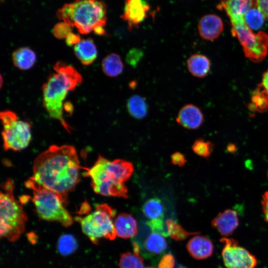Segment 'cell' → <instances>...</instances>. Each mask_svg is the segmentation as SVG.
Here are the masks:
<instances>
[{
    "label": "cell",
    "mask_w": 268,
    "mask_h": 268,
    "mask_svg": "<svg viewBox=\"0 0 268 268\" xmlns=\"http://www.w3.org/2000/svg\"><path fill=\"white\" fill-rule=\"evenodd\" d=\"M103 72L108 76L114 77L121 74L124 70V64L121 57L116 53L106 56L101 64Z\"/></svg>",
    "instance_id": "603a6c76"
},
{
    "label": "cell",
    "mask_w": 268,
    "mask_h": 268,
    "mask_svg": "<svg viewBox=\"0 0 268 268\" xmlns=\"http://www.w3.org/2000/svg\"><path fill=\"white\" fill-rule=\"evenodd\" d=\"M174 268H185V267L181 265H179V264H177L176 265L175 267Z\"/></svg>",
    "instance_id": "f35d334b"
},
{
    "label": "cell",
    "mask_w": 268,
    "mask_h": 268,
    "mask_svg": "<svg viewBox=\"0 0 268 268\" xmlns=\"http://www.w3.org/2000/svg\"><path fill=\"white\" fill-rule=\"evenodd\" d=\"M228 17L231 22L232 34L240 42L246 58L254 63L262 61L268 52V34L262 31L254 33L247 25L244 15Z\"/></svg>",
    "instance_id": "52a82bcc"
},
{
    "label": "cell",
    "mask_w": 268,
    "mask_h": 268,
    "mask_svg": "<svg viewBox=\"0 0 268 268\" xmlns=\"http://www.w3.org/2000/svg\"></svg>",
    "instance_id": "60d3db41"
},
{
    "label": "cell",
    "mask_w": 268,
    "mask_h": 268,
    "mask_svg": "<svg viewBox=\"0 0 268 268\" xmlns=\"http://www.w3.org/2000/svg\"><path fill=\"white\" fill-rule=\"evenodd\" d=\"M82 167L75 148L71 145H53L35 159L33 175L25 182L29 188L39 186L53 191L67 199L79 182Z\"/></svg>",
    "instance_id": "6da1fadb"
},
{
    "label": "cell",
    "mask_w": 268,
    "mask_h": 268,
    "mask_svg": "<svg viewBox=\"0 0 268 268\" xmlns=\"http://www.w3.org/2000/svg\"><path fill=\"white\" fill-rule=\"evenodd\" d=\"M84 175L89 177L94 191L104 196L127 198L128 189L124 182L134 171L132 163L122 159L110 161L99 155L91 168H87Z\"/></svg>",
    "instance_id": "3957f363"
},
{
    "label": "cell",
    "mask_w": 268,
    "mask_h": 268,
    "mask_svg": "<svg viewBox=\"0 0 268 268\" xmlns=\"http://www.w3.org/2000/svg\"><path fill=\"white\" fill-rule=\"evenodd\" d=\"M187 248L192 257L197 260H202L212 255L214 247L211 241L207 237L196 235L188 241Z\"/></svg>",
    "instance_id": "2e32d148"
},
{
    "label": "cell",
    "mask_w": 268,
    "mask_h": 268,
    "mask_svg": "<svg viewBox=\"0 0 268 268\" xmlns=\"http://www.w3.org/2000/svg\"><path fill=\"white\" fill-rule=\"evenodd\" d=\"M150 6L145 0H125L123 13L121 17L132 30L147 18Z\"/></svg>",
    "instance_id": "7c38bea8"
},
{
    "label": "cell",
    "mask_w": 268,
    "mask_h": 268,
    "mask_svg": "<svg viewBox=\"0 0 268 268\" xmlns=\"http://www.w3.org/2000/svg\"><path fill=\"white\" fill-rule=\"evenodd\" d=\"M260 84L268 92V69L263 74L262 82Z\"/></svg>",
    "instance_id": "8d00e7d4"
},
{
    "label": "cell",
    "mask_w": 268,
    "mask_h": 268,
    "mask_svg": "<svg viewBox=\"0 0 268 268\" xmlns=\"http://www.w3.org/2000/svg\"><path fill=\"white\" fill-rule=\"evenodd\" d=\"M36 56L35 52L28 47H21L15 50L12 54L14 65L21 70L31 68L35 64Z\"/></svg>",
    "instance_id": "44dd1931"
},
{
    "label": "cell",
    "mask_w": 268,
    "mask_h": 268,
    "mask_svg": "<svg viewBox=\"0 0 268 268\" xmlns=\"http://www.w3.org/2000/svg\"><path fill=\"white\" fill-rule=\"evenodd\" d=\"M73 50L76 57L84 66L91 64L97 56L96 46L91 38L81 40L74 46Z\"/></svg>",
    "instance_id": "ac0fdd59"
},
{
    "label": "cell",
    "mask_w": 268,
    "mask_h": 268,
    "mask_svg": "<svg viewBox=\"0 0 268 268\" xmlns=\"http://www.w3.org/2000/svg\"><path fill=\"white\" fill-rule=\"evenodd\" d=\"M223 23L220 17L213 14L203 16L199 20L198 29L201 37L206 40L217 39L223 30Z\"/></svg>",
    "instance_id": "5bb4252c"
},
{
    "label": "cell",
    "mask_w": 268,
    "mask_h": 268,
    "mask_svg": "<svg viewBox=\"0 0 268 268\" xmlns=\"http://www.w3.org/2000/svg\"><path fill=\"white\" fill-rule=\"evenodd\" d=\"M152 268V267H150V268Z\"/></svg>",
    "instance_id": "ab89813d"
},
{
    "label": "cell",
    "mask_w": 268,
    "mask_h": 268,
    "mask_svg": "<svg viewBox=\"0 0 268 268\" xmlns=\"http://www.w3.org/2000/svg\"><path fill=\"white\" fill-rule=\"evenodd\" d=\"M187 68L189 72L194 76L203 78L210 70V63L205 56L196 54L191 55L187 61Z\"/></svg>",
    "instance_id": "ffe728a7"
},
{
    "label": "cell",
    "mask_w": 268,
    "mask_h": 268,
    "mask_svg": "<svg viewBox=\"0 0 268 268\" xmlns=\"http://www.w3.org/2000/svg\"><path fill=\"white\" fill-rule=\"evenodd\" d=\"M54 34L56 38H66L71 32V26L65 22H61L55 25L54 28Z\"/></svg>",
    "instance_id": "4dcf8cb0"
},
{
    "label": "cell",
    "mask_w": 268,
    "mask_h": 268,
    "mask_svg": "<svg viewBox=\"0 0 268 268\" xmlns=\"http://www.w3.org/2000/svg\"><path fill=\"white\" fill-rule=\"evenodd\" d=\"M249 106L254 112L263 113L268 110V92L261 84L253 92Z\"/></svg>",
    "instance_id": "d4e9b609"
},
{
    "label": "cell",
    "mask_w": 268,
    "mask_h": 268,
    "mask_svg": "<svg viewBox=\"0 0 268 268\" xmlns=\"http://www.w3.org/2000/svg\"><path fill=\"white\" fill-rule=\"evenodd\" d=\"M222 257L226 268H255L256 258L232 238L222 237Z\"/></svg>",
    "instance_id": "8fae6325"
},
{
    "label": "cell",
    "mask_w": 268,
    "mask_h": 268,
    "mask_svg": "<svg viewBox=\"0 0 268 268\" xmlns=\"http://www.w3.org/2000/svg\"><path fill=\"white\" fill-rule=\"evenodd\" d=\"M262 206L265 219L268 222V191L263 196Z\"/></svg>",
    "instance_id": "e575fe53"
},
{
    "label": "cell",
    "mask_w": 268,
    "mask_h": 268,
    "mask_svg": "<svg viewBox=\"0 0 268 268\" xmlns=\"http://www.w3.org/2000/svg\"><path fill=\"white\" fill-rule=\"evenodd\" d=\"M143 261L139 254L126 252L120 259V268H143Z\"/></svg>",
    "instance_id": "4316f807"
},
{
    "label": "cell",
    "mask_w": 268,
    "mask_h": 268,
    "mask_svg": "<svg viewBox=\"0 0 268 268\" xmlns=\"http://www.w3.org/2000/svg\"><path fill=\"white\" fill-rule=\"evenodd\" d=\"M171 159L172 164L180 167L183 166L187 162L184 155L179 152H176L172 154Z\"/></svg>",
    "instance_id": "d6a6232c"
},
{
    "label": "cell",
    "mask_w": 268,
    "mask_h": 268,
    "mask_svg": "<svg viewBox=\"0 0 268 268\" xmlns=\"http://www.w3.org/2000/svg\"><path fill=\"white\" fill-rule=\"evenodd\" d=\"M257 7L268 19V0H256Z\"/></svg>",
    "instance_id": "836d02e7"
},
{
    "label": "cell",
    "mask_w": 268,
    "mask_h": 268,
    "mask_svg": "<svg viewBox=\"0 0 268 268\" xmlns=\"http://www.w3.org/2000/svg\"><path fill=\"white\" fill-rule=\"evenodd\" d=\"M175 261L174 257L170 253L164 255L159 262V268H174Z\"/></svg>",
    "instance_id": "1f68e13d"
},
{
    "label": "cell",
    "mask_w": 268,
    "mask_h": 268,
    "mask_svg": "<svg viewBox=\"0 0 268 268\" xmlns=\"http://www.w3.org/2000/svg\"><path fill=\"white\" fill-rule=\"evenodd\" d=\"M43 86V105L50 117L59 121L66 130L70 133L72 128L63 117V103L70 91L81 83V74L71 66L58 62Z\"/></svg>",
    "instance_id": "7a4b0ae2"
},
{
    "label": "cell",
    "mask_w": 268,
    "mask_h": 268,
    "mask_svg": "<svg viewBox=\"0 0 268 268\" xmlns=\"http://www.w3.org/2000/svg\"><path fill=\"white\" fill-rule=\"evenodd\" d=\"M28 189L33 191L32 201L38 216L47 221H56L64 226H70L72 217L65 208L67 199L50 190L39 186H31Z\"/></svg>",
    "instance_id": "8992f818"
},
{
    "label": "cell",
    "mask_w": 268,
    "mask_h": 268,
    "mask_svg": "<svg viewBox=\"0 0 268 268\" xmlns=\"http://www.w3.org/2000/svg\"><path fill=\"white\" fill-rule=\"evenodd\" d=\"M255 6L256 0H222L218 4L217 8L225 11L229 16L245 15L248 10Z\"/></svg>",
    "instance_id": "d6986e66"
},
{
    "label": "cell",
    "mask_w": 268,
    "mask_h": 268,
    "mask_svg": "<svg viewBox=\"0 0 268 268\" xmlns=\"http://www.w3.org/2000/svg\"><path fill=\"white\" fill-rule=\"evenodd\" d=\"M116 211L110 205L103 203L96 206L95 210L84 217H77L82 230L94 244L104 238L114 240L116 232L113 222Z\"/></svg>",
    "instance_id": "ba28073f"
},
{
    "label": "cell",
    "mask_w": 268,
    "mask_h": 268,
    "mask_svg": "<svg viewBox=\"0 0 268 268\" xmlns=\"http://www.w3.org/2000/svg\"><path fill=\"white\" fill-rule=\"evenodd\" d=\"M77 248V241L71 235H63L58 240L57 248L59 253L63 256L71 254L75 251Z\"/></svg>",
    "instance_id": "83f0119b"
},
{
    "label": "cell",
    "mask_w": 268,
    "mask_h": 268,
    "mask_svg": "<svg viewBox=\"0 0 268 268\" xmlns=\"http://www.w3.org/2000/svg\"><path fill=\"white\" fill-rule=\"evenodd\" d=\"M148 228L133 238L134 252L146 259L156 260L166 254L168 244L163 235Z\"/></svg>",
    "instance_id": "30bf717a"
},
{
    "label": "cell",
    "mask_w": 268,
    "mask_h": 268,
    "mask_svg": "<svg viewBox=\"0 0 268 268\" xmlns=\"http://www.w3.org/2000/svg\"><path fill=\"white\" fill-rule=\"evenodd\" d=\"M127 108L129 114L137 119L144 118L148 109L145 99L138 95H133L128 99Z\"/></svg>",
    "instance_id": "cb8c5ba5"
},
{
    "label": "cell",
    "mask_w": 268,
    "mask_h": 268,
    "mask_svg": "<svg viewBox=\"0 0 268 268\" xmlns=\"http://www.w3.org/2000/svg\"><path fill=\"white\" fill-rule=\"evenodd\" d=\"M64 109H65L67 112L71 113L72 111L73 110L72 106L71 104L69 102H67L64 104Z\"/></svg>",
    "instance_id": "74e56055"
},
{
    "label": "cell",
    "mask_w": 268,
    "mask_h": 268,
    "mask_svg": "<svg viewBox=\"0 0 268 268\" xmlns=\"http://www.w3.org/2000/svg\"><path fill=\"white\" fill-rule=\"evenodd\" d=\"M0 119L4 149L19 151L25 148L31 139L30 124L19 120L16 114L9 110L0 112Z\"/></svg>",
    "instance_id": "9c48e42d"
},
{
    "label": "cell",
    "mask_w": 268,
    "mask_h": 268,
    "mask_svg": "<svg viewBox=\"0 0 268 268\" xmlns=\"http://www.w3.org/2000/svg\"><path fill=\"white\" fill-rule=\"evenodd\" d=\"M107 6L99 0H74L65 4L57 12L60 20L75 26L82 34L104 27L107 20Z\"/></svg>",
    "instance_id": "277c9868"
},
{
    "label": "cell",
    "mask_w": 268,
    "mask_h": 268,
    "mask_svg": "<svg viewBox=\"0 0 268 268\" xmlns=\"http://www.w3.org/2000/svg\"><path fill=\"white\" fill-rule=\"evenodd\" d=\"M214 148L213 144L202 138L196 140L192 147L193 151L198 155L204 158L209 157Z\"/></svg>",
    "instance_id": "f1b7e54d"
},
{
    "label": "cell",
    "mask_w": 268,
    "mask_h": 268,
    "mask_svg": "<svg viewBox=\"0 0 268 268\" xmlns=\"http://www.w3.org/2000/svg\"><path fill=\"white\" fill-rule=\"evenodd\" d=\"M80 37L78 35L70 33L66 38V42L68 46H71L75 45L80 41Z\"/></svg>",
    "instance_id": "d590c367"
},
{
    "label": "cell",
    "mask_w": 268,
    "mask_h": 268,
    "mask_svg": "<svg viewBox=\"0 0 268 268\" xmlns=\"http://www.w3.org/2000/svg\"><path fill=\"white\" fill-rule=\"evenodd\" d=\"M143 55V53L141 50L133 48L128 52L126 61L129 65L135 67L142 59Z\"/></svg>",
    "instance_id": "f546056e"
},
{
    "label": "cell",
    "mask_w": 268,
    "mask_h": 268,
    "mask_svg": "<svg viewBox=\"0 0 268 268\" xmlns=\"http://www.w3.org/2000/svg\"><path fill=\"white\" fill-rule=\"evenodd\" d=\"M203 115L200 109L192 104L183 106L176 118L177 122L183 127L190 130L199 128L203 121Z\"/></svg>",
    "instance_id": "9a60e30c"
},
{
    "label": "cell",
    "mask_w": 268,
    "mask_h": 268,
    "mask_svg": "<svg viewBox=\"0 0 268 268\" xmlns=\"http://www.w3.org/2000/svg\"><path fill=\"white\" fill-rule=\"evenodd\" d=\"M239 224L238 213L233 209H227L219 212L211 221L212 227L223 237L231 235Z\"/></svg>",
    "instance_id": "4fadbf2b"
},
{
    "label": "cell",
    "mask_w": 268,
    "mask_h": 268,
    "mask_svg": "<svg viewBox=\"0 0 268 268\" xmlns=\"http://www.w3.org/2000/svg\"><path fill=\"white\" fill-rule=\"evenodd\" d=\"M1 189L0 236L13 242L24 232L27 216L23 208L22 201H17L14 198L13 180L8 179L2 183Z\"/></svg>",
    "instance_id": "5b68a950"
},
{
    "label": "cell",
    "mask_w": 268,
    "mask_h": 268,
    "mask_svg": "<svg viewBox=\"0 0 268 268\" xmlns=\"http://www.w3.org/2000/svg\"><path fill=\"white\" fill-rule=\"evenodd\" d=\"M247 25L253 30H258L263 25L266 18L257 6L248 10L244 15Z\"/></svg>",
    "instance_id": "484cf974"
},
{
    "label": "cell",
    "mask_w": 268,
    "mask_h": 268,
    "mask_svg": "<svg viewBox=\"0 0 268 268\" xmlns=\"http://www.w3.org/2000/svg\"><path fill=\"white\" fill-rule=\"evenodd\" d=\"M142 211L147 221H164V208L161 201L157 198L147 200L142 207Z\"/></svg>",
    "instance_id": "7402d4cb"
},
{
    "label": "cell",
    "mask_w": 268,
    "mask_h": 268,
    "mask_svg": "<svg viewBox=\"0 0 268 268\" xmlns=\"http://www.w3.org/2000/svg\"><path fill=\"white\" fill-rule=\"evenodd\" d=\"M114 225L117 236L122 238L133 237L138 232L135 219L128 213H120L115 219Z\"/></svg>",
    "instance_id": "e0dca14e"
}]
</instances>
